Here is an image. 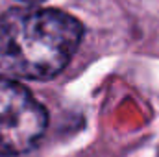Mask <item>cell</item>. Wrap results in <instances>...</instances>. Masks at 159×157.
I'll use <instances>...</instances> for the list:
<instances>
[{"label":"cell","mask_w":159,"mask_h":157,"mask_svg":"<svg viewBox=\"0 0 159 157\" xmlns=\"http://www.w3.org/2000/svg\"><path fill=\"white\" fill-rule=\"evenodd\" d=\"M83 28L57 9L15 7L0 15V70L26 79L59 74L78 50Z\"/></svg>","instance_id":"obj_1"},{"label":"cell","mask_w":159,"mask_h":157,"mask_svg":"<svg viewBox=\"0 0 159 157\" xmlns=\"http://www.w3.org/2000/svg\"><path fill=\"white\" fill-rule=\"evenodd\" d=\"M48 124L46 109L20 83L0 76V155L34 150Z\"/></svg>","instance_id":"obj_2"},{"label":"cell","mask_w":159,"mask_h":157,"mask_svg":"<svg viewBox=\"0 0 159 157\" xmlns=\"http://www.w3.org/2000/svg\"><path fill=\"white\" fill-rule=\"evenodd\" d=\"M24 2H43V0H24Z\"/></svg>","instance_id":"obj_3"}]
</instances>
